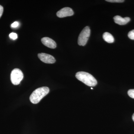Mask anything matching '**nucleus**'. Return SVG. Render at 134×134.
<instances>
[{
	"label": "nucleus",
	"instance_id": "5",
	"mask_svg": "<svg viewBox=\"0 0 134 134\" xmlns=\"http://www.w3.org/2000/svg\"><path fill=\"white\" fill-rule=\"evenodd\" d=\"M38 56L40 59L45 63L52 64L55 62V58L50 54L44 53H41L38 54Z\"/></svg>",
	"mask_w": 134,
	"mask_h": 134
},
{
	"label": "nucleus",
	"instance_id": "14",
	"mask_svg": "<svg viewBox=\"0 0 134 134\" xmlns=\"http://www.w3.org/2000/svg\"><path fill=\"white\" fill-rule=\"evenodd\" d=\"M19 23L18 22H14L13 23L11 24V27L12 28H16L19 25Z\"/></svg>",
	"mask_w": 134,
	"mask_h": 134
},
{
	"label": "nucleus",
	"instance_id": "1",
	"mask_svg": "<svg viewBox=\"0 0 134 134\" xmlns=\"http://www.w3.org/2000/svg\"><path fill=\"white\" fill-rule=\"evenodd\" d=\"M49 91L50 90L47 87L44 86L38 88L32 93L30 97V100L34 104H37L43 97L48 94Z\"/></svg>",
	"mask_w": 134,
	"mask_h": 134
},
{
	"label": "nucleus",
	"instance_id": "16",
	"mask_svg": "<svg viewBox=\"0 0 134 134\" xmlns=\"http://www.w3.org/2000/svg\"><path fill=\"white\" fill-rule=\"evenodd\" d=\"M132 119H133V120L134 121V113L133 114V115H132Z\"/></svg>",
	"mask_w": 134,
	"mask_h": 134
},
{
	"label": "nucleus",
	"instance_id": "12",
	"mask_svg": "<svg viewBox=\"0 0 134 134\" xmlns=\"http://www.w3.org/2000/svg\"><path fill=\"white\" fill-rule=\"evenodd\" d=\"M9 37H10V38L14 40H15L17 38V34L16 33L12 32V33L10 34Z\"/></svg>",
	"mask_w": 134,
	"mask_h": 134
},
{
	"label": "nucleus",
	"instance_id": "15",
	"mask_svg": "<svg viewBox=\"0 0 134 134\" xmlns=\"http://www.w3.org/2000/svg\"><path fill=\"white\" fill-rule=\"evenodd\" d=\"M3 11V8L2 6L0 5V18L2 16Z\"/></svg>",
	"mask_w": 134,
	"mask_h": 134
},
{
	"label": "nucleus",
	"instance_id": "11",
	"mask_svg": "<svg viewBox=\"0 0 134 134\" xmlns=\"http://www.w3.org/2000/svg\"><path fill=\"white\" fill-rule=\"evenodd\" d=\"M128 94L130 97L134 99V89H131L128 91Z\"/></svg>",
	"mask_w": 134,
	"mask_h": 134
},
{
	"label": "nucleus",
	"instance_id": "10",
	"mask_svg": "<svg viewBox=\"0 0 134 134\" xmlns=\"http://www.w3.org/2000/svg\"><path fill=\"white\" fill-rule=\"evenodd\" d=\"M128 36L130 39L134 40V30L130 31L128 34Z\"/></svg>",
	"mask_w": 134,
	"mask_h": 134
},
{
	"label": "nucleus",
	"instance_id": "4",
	"mask_svg": "<svg viewBox=\"0 0 134 134\" xmlns=\"http://www.w3.org/2000/svg\"><path fill=\"white\" fill-rule=\"evenodd\" d=\"M90 29L88 26L84 28L78 37V44L79 46H85L90 36Z\"/></svg>",
	"mask_w": 134,
	"mask_h": 134
},
{
	"label": "nucleus",
	"instance_id": "17",
	"mask_svg": "<svg viewBox=\"0 0 134 134\" xmlns=\"http://www.w3.org/2000/svg\"><path fill=\"white\" fill-rule=\"evenodd\" d=\"M91 89H92V90H93V89L92 88H91Z\"/></svg>",
	"mask_w": 134,
	"mask_h": 134
},
{
	"label": "nucleus",
	"instance_id": "9",
	"mask_svg": "<svg viewBox=\"0 0 134 134\" xmlns=\"http://www.w3.org/2000/svg\"><path fill=\"white\" fill-rule=\"evenodd\" d=\"M103 38L107 43H112L114 42V39L112 35L108 32H105L103 35Z\"/></svg>",
	"mask_w": 134,
	"mask_h": 134
},
{
	"label": "nucleus",
	"instance_id": "3",
	"mask_svg": "<svg viewBox=\"0 0 134 134\" xmlns=\"http://www.w3.org/2000/svg\"><path fill=\"white\" fill-rule=\"evenodd\" d=\"M23 77V72L19 69L16 68L13 70L10 74V80L14 85L19 84Z\"/></svg>",
	"mask_w": 134,
	"mask_h": 134
},
{
	"label": "nucleus",
	"instance_id": "6",
	"mask_svg": "<svg viewBox=\"0 0 134 134\" xmlns=\"http://www.w3.org/2000/svg\"><path fill=\"white\" fill-rule=\"evenodd\" d=\"M56 14L58 17L62 18L72 16L74 14V12L70 8L65 7L58 11Z\"/></svg>",
	"mask_w": 134,
	"mask_h": 134
},
{
	"label": "nucleus",
	"instance_id": "7",
	"mask_svg": "<svg viewBox=\"0 0 134 134\" xmlns=\"http://www.w3.org/2000/svg\"><path fill=\"white\" fill-rule=\"evenodd\" d=\"M41 42L46 46L51 48H55L56 47V44L55 41L50 38L45 37L41 39Z\"/></svg>",
	"mask_w": 134,
	"mask_h": 134
},
{
	"label": "nucleus",
	"instance_id": "8",
	"mask_svg": "<svg viewBox=\"0 0 134 134\" xmlns=\"http://www.w3.org/2000/svg\"><path fill=\"white\" fill-rule=\"evenodd\" d=\"M114 22L115 23L120 25H125L126 24L130 21V18L128 17H121L120 16H115L114 17Z\"/></svg>",
	"mask_w": 134,
	"mask_h": 134
},
{
	"label": "nucleus",
	"instance_id": "13",
	"mask_svg": "<svg viewBox=\"0 0 134 134\" xmlns=\"http://www.w3.org/2000/svg\"><path fill=\"white\" fill-rule=\"evenodd\" d=\"M106 1L108 2L113 3H122L125 1L123 0H106Z\"/></svg>",
	"mask_w": 134,
	"mask_h": 134
},
{
	"label": "nucleus",
	"instance_id": "2",
	"mask_svg": "<svg viewBox=\"0 0 134 134\" xmlns=\"http://www.w3.org/2000/svg\"><path fill=\"white\" fill-rule=\"evenodd\" d=\"M75 76L78 80L88 86L93 87L96 86L97 84V82L96 78L87 72H78L76 73Z\"/></svg>",
	"mask_w": 134,
	"mask_h": 134
}]
</instances>
